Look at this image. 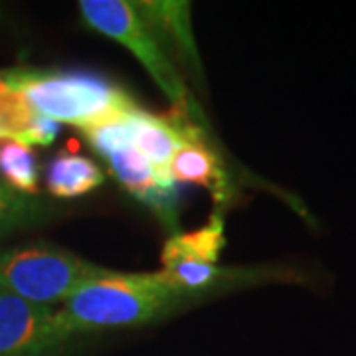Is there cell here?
Returning <instances> with one entry per match:
<instances>
[{
  "label": "cell",
  "mask_w": 356,
  "mask_h": 356,
  "mask_svg": "<svg viewBox=\"0 0 356 356\" xmlns=\"http://www.w3.org/2000/svg\"><path fill=\"white\" fill-rule=\"evenodd\" d=\"M4 76L34 113L77 129L137 107L133 97L109 79L89 72L4 70Z\"/></svg>",
  "instance_id": "7a4b0ae2"
},
{
  "label": "cell",
  "mask_w": 356,
  "mask_h": 356,
  "mask_svg": "<svg viewBox=\"0 0 356 356\" xmlns=\"http://www.w3.org/2000/svg\"><path fill=\"white\" fill-rule=\"evenodd\" d=\"M103 170L88 156L60 153L48 166L46 186L54 198H79L103 184Z\"/></svg>",
  "instance_id": "9c48e42d"
},
{
  "label": "cell",
  "mask_w": 356,
  "mask_h": 356,
  "mask_svg": "<svg viewBox=\"0 0 356 356\" xmlns=\"http://www.w3.org/2000/svg\"><path fill=\"white\" fill-rule=\"evenodd\" d=\"M67 339L51 307L0 289V356H51Z\"/></svg>",
  "instance_id": "5b68a950"
},
{
  "label": "cell",
  "mask_w": 356,
  "mask_h": 356,
  "mask_svg": "<svg viewBox=\"0 0 356 356\" xmlns=\"http://www.w3.org/2000/svg\"><path fill=\"white\" fill-rule=\"evenodd\" d=\"M224 245V220L222 216H212L210 222L200 229L175 234L170 240H166L161 252V261L165 267L178 261H202L216 266Z\"/></svg>",
  "instance_id": "30bf717a"
},
{
  "label": "cell",
  "mask_w": 356,
  "mask_h": 356,
  "mask_svg": "<svg viewBox=\"0 0 356 356\" xmlns=\"http://www.w3.org/2000/svg\"><path fill=\"white\" fill-rule=\"evenodd\" d=\"M170 178L175 182L200 184L216 198L218 202L228 196V180L224 168L202 140H191L180 147L168 166Z\"/></svg>",
  "instance_id": "ba28073f"
},
{
  "label": "cell",
  "mask_w": 356,
  "mask_h": 356,
  "mask_svg": "<svg viewBox=\"0 0 356 356\" xmlns=\"http://www.w3.org/2000/svg\"><path fill=\"white\" fill-rule=\"evenodd\" d=\"M115 178L129 194L153 208L170 228H177V182L163 178L153 165L135 149L127 147L105 156Z\"/></svg>",
  "instance_id": "52a82bcc"
},
{
  "label": "cell",
  "mask_w": 356,
  "mask_h": 356,
  "mask_svg": "<svg viewBox=\"0 0 356 356\" xmlns=\"http://www.w3.org/2000/svg\"><path fill=\"white\" fill-rule=\"evenodd\" d=\"M34 111L24 102V97L10 86L0 72V131L4 133L6 140H18L28 123L34 119Z\"/></svg>",
  "instance_id": "5bb4252c"
},
{
  "label": "cell",
  "mask_w": 356,
  "mask_h": 356,
  "mask_svg": "<svg viewBox=\"0 0 356 356\" xmlns=\"http://www.w3.org/2000/svg\"><path fill=\"white\" fill-rule=\"evenodd\" d=\"M133 147L139 151L163 178H170L168 166L180 147L200 139V127L186 117L175 113L172 117L153 115L140 107L129 113Z\"/></svg>",
  "instance_id": "8992f818"
},
{
  "label": "cell",
  "mask_w": 356,
  "mask_h": 356,
  "mask_svg": "<svg viewBox=\"0 0 356 356\" xmlns=\"http://www.w3.org/2000/svg\"><path fill=\"white\" fill-rule=\"evenodd\" d=\"M44 216L46 206L40 202L38 196H26L0 182V240Z\"/></svg>",
  "instance_id": "4fadbf2b"
},
{
  "label": "cell",
  "mask_w": 356,
  "mask_h": 356,
  "mask_svg": "<svg viewBox=\"0 0 356 356\" xmlns=\"http://www.w3.org/2000/svg\"><path fill=\"white\" fill-rule=\"evenodd\" d=\"M0 175L13 191L38 196L40 172L30 147L18 140H4L0 145Z\"/></svg>",
  "instance_id": "7c38bea8"
},
{
  "label": "cell",
  "mask_w": 356,
  "mask_h": 356,
  "mask_svg": "<svg viewBox=\"0 0 356 356\" xmlns=\"http://www.w3.org/2000/svg\"><path fill=\"white\" fill-rule=\"evenodd\" d=\"M165 269L156 273H113L81 285L56 311L65 337L121 329L154 321L184 297Z\"/></svg>",
  "instance_id": "6da1fadb"
},
{
  "label": "cell",
  "mask_w": 356,
  "mask_h": 356,
  "mask_svg": "<svg viewBox=\"0 0 356 356\" xmlns=\"http://www.w3.org/2000/svg\"><path fill=\"white\" fill-rule=\"evenodd\" d=\"M165 271L172 283L184 291L204 287L226 273L214 264H202V261H178V264L165 267Z\"/></svg>",
  "instance_id": "9a60e30c"
},
{
  "label": "cell",
  "mask_w": 356,
  "mask_h": 356,
  "mask_svg": "<svg viewBox=\"0 0 356 356\" xmlns=\"http://www.w3.org/2000/svg\"><path fill=\"white\" fill-rule=\"evenodd\" d=\"M79 13L93 30L115 40L139 60L147 74L153 77L154 83L168 97V102L172 103L178 115L186 117L194 125L204 123L200 107L192 102L191 93L177 67L166 58L161 44L151 32V26L140 16L135 2L81 0Z\"/></svg>",
  "instance_id": "3957f363"
},
{
  "label": "cell",
  "mask_w": 356,
  "mask_h": 356,
  "mask_svg": "<svg viewBox=\"0 0 356 356\" xmlns=\"http://www.w3.org/2000/svg\"><path fill=\"white\" fill-rule=\"evenodd\" d=\"M60 125L51 119H46L42 115H34V119L28 123V127L22 131L18 143H24L26 147H48L54 140L58 139Z\"/></svg>",
  "instance_id": "2e32d148"
},
{
  "label": "cell",
  "mask_w": 356,
  "mask_h": 356,
  "mask_svg": "<svg viewBox=\"0 0 356 356\" xmlns=\"http://www.w3.org/2000/svg\"><path fill=\"white\" fill-rule=\"evenodd\" d=\"M135 6L147 20V24L159 26L192 64H198V51L192 38L188 2H137Z\"/></svg>",
  "instance_id": "8fae6325"
},
{
  "label": "cell",
  "mask_w": 356,
  "mask_h": 356,
  "mask_svg": "<svg viewBox=\"0 0 356 356\" xmlns=\"http://www.w3.org/2000/svg\"><path fill=\"white\" fill-rule=\"evenodd\" d=\"M67 250L32 243L0 252V289L30 303L48 305L62 301L89 281L113 275Z\"/></svg>",
  "instance_id": "277c9868"
}]
</instances>
